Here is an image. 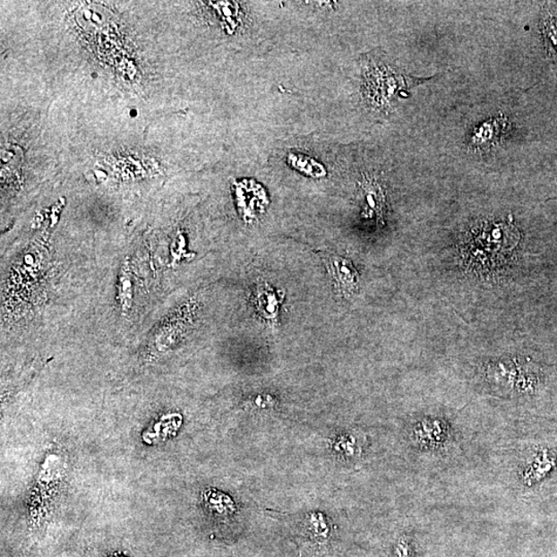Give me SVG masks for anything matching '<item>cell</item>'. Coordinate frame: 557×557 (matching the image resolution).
Returning a JSON list of instances; mask_svg holds the SVG:
<instances>
[{
	"label": "cell",
	"instance_id": "1",
	"mask_svg": "<svg viewBox=\"0 0 557 557\" xmlns=\"http://www.w3.org/2000/svg\"><path fill=\"white\" fill-rule=\"evenodd\" d=\"M520 241L512 217L482 220L473 224L461 237L459 253L465 266L478 273H488L504 266Z\"/></svg>",
	"mask_w": 557,
	"mask_h": 557
},
{
	"label": "cell",
	"instance_id": "3",
	"mask_svg": "<svg viewBox=\"0 0 557 557\" xmlns=\"http://www.w3.org/2000/svg\"><path fill=\"white\" fill-rule=\"evenodd\" d=\"M182 423L183 419L180 414H167L148 427V430L142 433V441L147 445L162 443V441L176 436Z\"/></svg>",
	"mask_w": 557,
	"mask_h": 557
},
{
	"label": "cell",
	"instance_id": "12",
	"mask_svg": "<svg viewBox=\"0 0 557 557\" xmlns=\"http://www.w3.org/2000/svg\"><path fill=\"white\" fill-rule=\"evenodd\" d=\"M396 557H416L413 548L406 539L399 540L396 548Z\"/></svg>",
	"mask_w": 557,
	"mask_h": 557
},
{
	"label": "cell",
	"instance_id": "11",
	"mask_svg": "<svg viewBox=\"0 0 557 557\" xmlns=\"http://www.w3.org/2000/svg\"><path fill=\"white\" fill-rule=\"evenodd\" d=\"M548 43L552 45L553 52L557 56V18L550 17L544 26Z\"/></svg>",
	"mask_w": 557,
	"mask_h": 557
},
{
	"label": "cell",
	"instance_id": "8",
	"mask_svg": "<svg viewBox=\"0 0 557 557\" xmlns=\"http://www.w3.org/2000/svg\"><path fill=\"white\" fill-rule=\"evenodd\" d=\"M444 425L437 420L424 421L419 424L414 431V438L419 443H440L443 440Z\"/></svg>",
	"mask_w": 557,
	"mask_h": 557
},
{
	"label": "cell",
	"instance_id": "13",
	"mask_svg": "<svg viewBox=\"0 0 557 557\" xmlns=\"http://www.w3.org/2000/svg\"><path fill=\"white\" fill-rule=\"evenodd\" d=\"M110 557H125V556L121 555V554H114V555H111Z\"/></svg>",
	"mask_w": 557,
	"mask_h": 557
},
{
	"label": "cell",
	"instance_id": "9",
	"mask_svg": "<svg viewBox=\"0 0 557 557\" xmlns=\"http://www.w3.org/2000/svg\"><path fill=\"white\" fill-rule=\"evenodd\" d=\"M335 450L345 457H355L357 451L356 440L353 436H343L338 438L335 443Z\"/></svg>",
	"mask_w": 557,
	"mask_h": 557
},
{
	"label": "cell",
	"instance_id": "10",
	"mask_svg": "<svg viewBox=\"0 0 557 557\" xmlns=\"http://www.w3.org/2000/svg\"><path fill=\"white\" fill-rule=\"evenodd\" d=\"M309 526L311 531L314 533L319 538H326L329 534V525L326 522L323 515L321 513H314L311 515L309 519Z\"/></svg>",
	"mask_w": 557,
	"mask_h": 557
},
{
	"label": "cell",
	"instance_id": "5",
	"mask_svg": "<svg viewBox=\"0 0 557 557\" xmlns=\"http://www.w3.org/2000/svg\"><path fill=\"white\" fill-rule=\"evenodd\" d=\"M373 81L370 84L373 93L372 97L376 99L380 105H383L384 101H389L392 95L397 92L398 86L402 85L403 81H398L395 73L389 71H380L373 73Z\"/></svg>",
	"mask_w": 557,
	"mask_h": 557
},
{
	"label": "cell",
	"instance_id": "7",
	"mask_svg": "<svg viewBox=\"0 0 557 557\" xmlns=\"http://www.w3.org/2000/svg\"><path fill=\"white\" fill-rule=\"evenodd\" d=\"M365 198V212L373 213L382 219L384 208V195L382 189L377 183L366 180L363 185Z\"/></svg>",
	"mask_w": 557,
	"mask_h": 557
},
{
	"label": "cell",
	"instance_id": "6",
	"mask_svg": "<svg viewBox=\"0 0 557 557\" xmlns=\"http://www.w3.org/2000/svg\"><path fill=\"white\" fill-rule=\"evenodd\" d=\"M203 501L209 510L219 516H229L236 510L233 500L215 489H209L203 493Z\"/></svg>",
	"mask_w": 557,
	"mask_h": 557
},
{
	"label": "cell",
	"instance_id": "2",
	"mask_svg": "<svg viewBox=\"0 0 557 557\" xmlns=\"http://www.w3.org/2000/svg\"><path fill=\"white\" fill-rule=\"evenodd\" d=\"M325 263L338 294L346 298L355 296L359 287V275L350 261L338 255H328Z\"/></svg>",
	"mask_w": 557,
	"mask_h": 557
},
{
	"label": "cell",
	"instance_id": "4",
	"mask_svg": "<svg viewBox=\"0 0 557 557\" xmlns=\"http://www.w3.org/2000/svg\"><path fill=\"white\" fill-rule=\"evenodd\" d=\"M508 122L505 117L488 120L475 129L472 133L471 145L477 149L492 147L506 131Z\"/></svg>",
	"mask_w": 557,
	"mask_h": 557
}]
</instances>
